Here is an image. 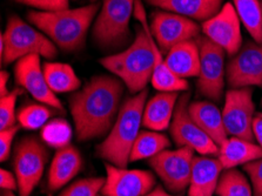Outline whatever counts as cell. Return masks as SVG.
Returning a JSON list of instances; mask_svg holds the SVG:
<instances>
[{"instance_id":"1","label":"cell","mask_w":262,"mask_h":196,"mask_svg":"<svg viewBox=\"0 0 262 196\" xmlns=\"http://www.w3.org/2000/svg\"><path fill=\"white\" fill-rule=\"evenodd\" d=\"M125 83L117 77L97 75L70 98L79 141L97 139L112 129L120 111Z\"/></svg>"},{"instance_id":"2","label":"cell","mask_w":262,"mask_h":196,"mask_svg":"<svg viewBox=\"0 0 262 196\" xmlns=\"http://www.w3.org/2000/svg\"><path fill=\"white\" fill-rule=\"evenodd\" d=\"M134 17L140 26L136 27L132 43L120 53L107 55L99 61L114 77L120 79L130 93L138 94L145 91L147 83L152 80L156 58L152 46L153 34L148 27L142 0H136Z\"/></svg>"},{"instance_id":"3","label":"cell","mask_w":262,"mask_h":196,"mask_svg":"<svg viewBox=\"0 0 262 196\" xmlns=\"http://www.w3.org/2000/svg\"><path fill=\"white\" fill-rule=\"evenodd\" d=\"M98 12L99 4L92 3L73 10L31 11L27 13V19L60 50L77 52L85 46L87 33Z\"/></svg>"},{"instance_id":"4","label":"cell","mask_w":262,"mask_h":196,"mask_svg":"<svg viewBox=\"0 0 262 196\" xmlns=\"http://www.w3.org/2000/svg\"><path fill=\"white\" fill-rule=\"evenodd\" d=\"M147 95L148 92L145 90L122 103L110 134L97 148L99 158L113 166L127 168L130 162V151L140 133Z\"/></svg>"},{"instance_id":"5","label":"cell","mask_w":262,"mask_h":196,"mask_svg":"<svg viewBox=\"0 0 262 196\" xmlns=\"http://www.w3.org/2000/svg\"><path fill=\"white\" fill-rule=\"evenodd\" d=\"M31 54L46 59L58 55V47L41 31L35 30L17 15L7 21L5 32L0 37V55L3 62L11 63Z\"/></svg>"},{"instance_id":"6","label":"cell","mask_w":262,"mask_h":196,"mask_svg":"<svg viewBox=\"0 0 262 196\" xmlns=\"http://www.w3.org/2000/svg\"><path fill=\"white\" fill-rule=\"evenodd\" d=\"M134 7L136 0H102L92 29V38L100 49L118 50L128 42Z\"/></svg>"},{"instance_id":"7","label":"cell","mask_w":262,"mask_h":196,"mask_svg":"<svg viewBox=\"0 0 262 196\" xmlns=\"http://www.w3.org/2000/svg\"><path fill=\"white\" fill-rule=\"evenodd\" d=\"M42 140L30 135L19 140L13 151V169L19 196H30L38 186L49 161L50 151Z\"/></svg>"},{"instance_id":"8","label":"cell","mask_w":262,"mask_h":196,"mask_svg":"<svg viewBox=\"0 0 262 196\" xmlns=\"http://www.w3.org/2000/svg\"><path fill=\"white\" fill-rule=\"evenodd\" d=\"M190 94L182 93L178 99L170 135L179 147H188L200 155H217L220 147L196 125L188 111Z\"/></svg>"},{"instance_id":"9","label":"cell","mask_w":262,"mask_h":196,"mask_svg":"<svg viewBox=\"0 0 262 196\" xmlns=\"http://www.w3.org/2000/svg\"><path fill=\"white\" fill-rule=\"evenodd\" d=\"M196 42L200 49V72L198 90L202 97L219 102L225 87V50L205 35H199Z\"/></svg>"},{"instance_id":"10","label":"cell","mask_w":262,"mask_h":196,"mask_svg":"<svg viewBox=\"0 0 262 196\" xmlns=\"http://www.w3.org/2000/svg\"><path fill=\"white\" fill-rule=\"evenodd\" d=\"M188 147L176 150L166 149L148 160L158 177L162 180L170 193H181L189 186L193 161L195 155Z\"/></svg>"},{"instance_id":"11","label":"cell","mask_w":262,"mask_h":196,"mask_svg":"<svg viewBox=\"0 0 262 196\" xmlns=\"http://www.w3.org/2000/svg\"><path fill=\"white\" fill-rule=\"evenodd\" d=\"M255 105L253 101L251 87L231 89L225 95V106L222 111L224 125L228 135L247 141H254L253 121Z\"/></svg>"},{"instance_id":"12","label":"cell","mask_w":262,"mask_h":196,"mask_svg":"<svg viewBox=\"0 0 262 196\" xmlns=\"http://www.w3.org/2000/svg\"><path fill=\"white\" fill-rule=\"evenodd\" d=\"M149 29L159 49L167 53L178 43L199 37L201 27L192 19L162 10L154 12Z\"/></svg>"},{"instance_id":"13","label":"cell","mask_w":262,"mask_h":196,"mask_svg":"<svg viewBox=\"0 0 262 196\" xmlns=\"http://www.w3.org/2000/svg\"><path fill=\"white\" fill-rule=\"evenodd\" d=\"M227 82L231 89L262 87V43L248 41L229 60Z\"/></svg>"},{"instance_id":"14","label":"cell","mask_w":262,"mask_h":196,"mask_svg":"<svg viewBox=\"0 0 262 196\" xmlns=\"http://www.w3.org/2000/svg\"><path fill=\"white\" fill-rule=\"evenodd\" d=\"M201 29L205 37L232 57L242 47L241 20L232 3H226L219 13L202 23Z\"/></svg>"},{"instance_id":"15","label":"cell","mask_w":262,"mask_h":196,"mask_svg":"<svg viewBox=\"0 0 262 196\" xmlns=\"http://www.w3.org/2000/svg\"><path fill=\"white\" fill-rule=\"evenodd\" d=\"M15 82L32 98L54 110H62L60 100L47 85L40 62V55L31 54L19 59L14 65Z\"/></svg>"},{"instance_id":"16","label":"cell","mask_w":262,"mask_h":196,"mask_svg":"<svg viewBox=\"0 0 262 196\" xmlns=\"http://www.w3.org/2000/svg\"><path fill=\"white\" fill-rule=\"evenodd\" d=\"M106 182L101 189L104 196H145L156 186L150 171L127 169L106 163Z\"/></svg>"},{"instance_id":"17","label":"cell","mask_w":262,"mask_h":196,"mask_svg":"<svg viewBox=\"0 0 262 196\" xmlns=\"http://www.w3.org/2000/svg\"><path fill=\"white\" fill-rule=\"evenodd\" d=\"M224 169L219 159L195 157L188 186V196H213Z\"/></svg>"},{"instance_id":"18","label":"cell","mask_w":262,"mask_h":196,"mask_svg":"<svg viewBox=\"0 0 262 196\" xmlns=\"http://www.w3.org/2000/svg\"><path fill=\"white\" fill-rule=\"evenodd\" d=\"M179 95L177 92H159L145 105L142 125L148 129L160 132L170 127Z\"/></svg>"},{"instance_id":"19","label":"cell","mask_w":262,"mask_h":196,"mask_svg":"<svg viewBox=\"0 0 262 196\" xmlns=\"http://www.w3.org/2000/svg\"><path fill=\"white\" fill-rule=\"evenodd\" d=\"M82 167L79 150L72 145L58 149L51 162L49 171V189L55 191L67 185Z\"/></svg>"},{"instance_id":"20","label":"cell","mask_w":262,"mask_h":196,"mask_svg":"<svg viewBox=\"0 0 262 196\" xmlns=\"http://www.w3.org/2000/svg\"><path fill=\"white\" fill-rule=\"evenodd\" d=\"M146 3L201 21L214 17L224 6V0H146Z\"/></svg>"},{"instance_id":"21","label":"cell","mask_w":262,"mask_h":196,"mask_svg":"<svg viewBox=\"0 0 262 196\" xmlns=\"http://www.w3.org/2000/svg\"><path fill=\"white\" fill-rule=\"evenodd\" d=\"M165 61L178 77L182 79L198 77L200 72V49L196 38L178 43L170 49Z\"/></svg>"},{"instance_id":"22","label":"cell","mask_w":262,"mask_h":196,"mask_svg":"<svg viewBox=\"0 0 262 196\" xmlns=\"http://www.w3.org/2000/svg\"><path fill=\"white\" fill-rule=\"evenodd\" d=\"M188 111L192 119L208 137L221 146L227 140V132L224 125L222 113L214 103L208 101H195L189 103Z\"/></svg>"},{"instance_id":"23","label":"cell","mask_w":262,"mask_h":196,"mask_svg":"<svg viewBox=\"0 0 262 196\" xmlns=\"http://www.w3.org/2000/svg\"><path fill=\"white\" fill-rule=\"evenodd\" d=\"M217 155L224 169H231L262 159V147L252 141L232 137L220 146Z\"/></svg>"},{"instance_id":"24","label":"cell","mask_w":262,"mask_h":196,"mask_svg":"<svg viewBox=\"0 0 262 196\" xmlns=\"http://www.w3.org/2000/svg\"><path fill=\"white\" fill-rule=\"evenodd\" d=\"M152 46L154 51V70L152 75L153 87L159 92H185L189 89V83L186 79H182L170 71L165 59L162 58V52L159 49L156 39H152Z\"/></svg>"},{"instance_id":"25","label":"cell","mask_w":262,"mask_h":196,"mask_svg":"<svg viewBox=\"0 0 262 196\" xmlns=\"http://www.w3.org/2000/svg\"><path fill=\"white\" fill-rule=\"evenodd\" d=\"M47 85L55 94L77 92L81 85L72 66L62 62H45L42 65Z\"/></svg>"},{"instance_id":"26","label":"cell","mask_w":262,"mask_h":196,"mask_svg":"<svg viewBox=\"0 0 262 196\" xmlns=\"http://www.w3.org/2000/svg\"><path fill=\"white\" fill-rule=\"evenodd\" d=\"M170 146L169 139L166 135L156 130H142L139 133L130 151V162L139 160L150 159L157 154L168 149Z\"/></svg>"},{"instance_id":"27","label":"cell","mask_w":262,"mask_h":196,"mask_svg":"<svg viewBox=\"0 0 262 196\" xmlns=\"http://www.w3.org/2000/svg\"><path fill=\"white\" fill-rule=\"evenodd\" d=\"M241 23L254 41L262 43V10L259 0H233Z\"/></svg>"},{"instance_id":"28","label":"cell","mask_w":262,"mask_h":196,"mask_svg":"<svg viewBox=\"0 0 262 196\" xmlns=\"http://www.w3.org/2000/svg\"><path fill=\"white\" fill-rule=\"evenodd\" d=\"M215 194L219 196H252V187L245 174L235 168H231L221 174Z\"/></svg>"},{"instance_id":"29","label":"cell","mask_w":262,"mask_h":196,"mask_svg":"<svg viewBox=\"0 0 262 196\" xmlns=\"http://www.w3.org/2000/svg\"><path fill=\"white\" fill-rule=\"evenodd\" d=\"M73 130L70 123L63 119H54L47 122L41 129V140L47 146L54 147L57 149L70 145Z\"/></svg>"},{"instance_id":"30","label":"cell","mask_w":262,"mask_h":196,"mask_svg":"<svg viewBox=\"0 0 262 196\" xmlns=\"http://www.w3.org/2000/svg\"><path fill=\"white\" fill-rule=\"evenodd\" d=\"M51 107L43 103H30L21 107L17 113V120L23 128L30 130L39 129L49 122L52 115Z\"/></svg>"},{"instance_id":"31","label":"cell","mask_w":262,"mask_h":196,"mask_svg":"<svg viewBox=\"0 0 262 196\" xmlns=\"http://www.w3.org/2000/svg\"><path fill=\"white\" fill-rule=\"evenodd\" d=\"M106 182V178H87L75 181L59 196H98Z\"/></svg>"},{"instance_id":"32","label":"cell","mask_w":262,"mask_h":196,"mask_svg":"<svg viewBox=\"0 0 262 196\" xmlns=\"http://www.w3.org/2000/svg\"><path fill=\"white\" fill-rule=\"evenodd\" d=\"M21 94V89H15L4 97H0V129L2 130L15 125V120H17L15 105Z\"/></svg>"},{"instance_id":"33","label":"cell","mask_w":262,"mask_h":196,"mask_svg":"<svg viewBox=\"0 0 262 196\" xmlns=\"http://www.w3.org/2000/svg\"><path fill=\"white\" fill-rule=\"evenodd\" d=\"M23 5L34 7L42 12H54L69 9L70 0H15Z\"/></svg>"},{"instance_id":"34","label":"cell","mask_w":262,"mask_h":196,"mask_svg":"<svg viewBox=\"0 0 262 196\" xmlns=\"http://www.w3.org/2000/svg\"><path fill=\"white\" fill-rule=\"evenodd\" d=\"M244 169L252 181L254 196H262V159L246 163Z\"/></svg>"},{"instance_id":"35","label":"cell","mask_w":262,"mask_h":196,"mask_svg":"<svg viewBox=\"0 0 262 196\" xmlns=\"http://www.w3.org/2000/svg\"><path fill=\"white\" fill-rule=\"evenodd\" d=\"M20 125H14L0 132V160L2 162L6 161L10 158L14 137L20 129Z\"/></svg>"},{"instance_id":"36","label":"cell","mask_w":262,"mask_h":196,"mask_svg":"<svg viewBox=\"0 0 262 196\" xmlns=\"http://www.w3.org/2000/svg\"><path fill=\"white\" fill-rule=\"evenodd\" d=\"M0 187L3 190H18V181L15 175L12 174L10 170H0Z\"/></svg>"},{"instance_id":"37","label":"cell","mask_w":262,"mask_h":196,"mask_svg":"<svg viewBox=\"0 0 262 196\" xmlns=\"http://www.w3.org/2000/svg\"><path fill=\"white\" fill-rule=\"evenodd\" d=\"M253 132L254 137L257 140L259 145L262 147V113L256 114L253 121Z\"/></svg>"},{"instance_id":"38","label":"cell","mask_w":262,"mask_h":196,"mask_svg":"<svg viewBox=\"0 0 262 196\" xmlns=\"http://www.w3.org/2000/svg\"><path fill=\"white\" fill-rule=\"evenodd\" d=\"M9 79H10V73L7 71H2L0 73V97H4L9 93L7 91V83H9Z\"/></svg>"},{"instance_id":"39","label":"cell","mask_w":262,"mask_h":196,"mask_svg":"<svg viewBox=\"0 0 262 196\" xmlns=\"http://www.w3.org/2000/svg\"><path fill=\"white\" fill-rule=\"evenodd\" d=\"M145 196H176V195H172V194L167 193V191H166L161 186H157L156 188H154V189L150 190L149 193L145 195Z\"/></svg>"},{"instance_id":"40","label":"cell","mask_w":262,"mask_h":196,"mask_svg":"<svg viewBox=\"0 0 262 196\" xmlns=\"http://www.w3.org/2000/svg\"><path fill=\"white\" fill-rule=\"evenodd\" d=\"M3 196H15L13 194V191L11 190H3Z\"/></svg>"},{"instance_id":"41","label":"cell","mask_w":262,"mask_h":196,"mask_svg":"<svg viewBox=\"0 0 262 196\" xmlns=\"http://www.w3.org/2000/svg\"><path fill=\"white\" fill-rule=\"evenodd\" d=\"M91 2H93V3H94V2H97V0H91Z\"/></svg>"},{"instance_id":"42","label":"cell","mask_w":262,"mask_h":196,"mask_svg":"<svg viewBox=\"0 0 262 196\" xmlns=\"http://www.w3.org/2000/svg\"><path fill=\"white\" fill-rule=\"evenodd\" d=\"M261 10H262V3H261Z\"/></svg>"},{"instance_id":"43","label":"cell","mask_w":262,"mask_h":196,"mask_svg":"<svg viewBox=\"0 0 262 196\" xmlns=\"http://www.w3.org/2000/svg\"><path fill=\"white\" fill-rule=\"evenodd\" d=\"M98 196H104V195H98Z\"/></svg>"}]
</instances>
